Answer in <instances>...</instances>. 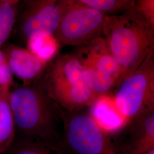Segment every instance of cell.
<instances>
[{"label": "cell", "instance_id": "obj_12", "mask_svg": "<svg viewBox=\"0 0 154 154\" xmlns=\"http://www.w3.org/2000/svg\"><path fill=\"white\" fill-rule=\"evenodd\" d=\"M9 91H0V154L11 148L16 135V126L9 100Z\"/></svg>", "mask_w": 154, "mask_h": 154}, {"label": "cell", "instance_id": "obj_1", "mask_svg": "<svg viewBox=\"0 0 154 154\" xmlns=\"http://www.w3.org/2000/svg\"><path fill=\"white\" fill-rule=\"evenodd\" d=\"M134 2L122 13L106 16L102 30L108 50L121 69L119 85L154 51V25L136 9Z\"/></svg>", "mask_w": 154, "mask_h": 154}, {"label": "cell", "instance_id": "obj_3", "mask_svg": "<svg viewBox=\"0 0 154 154\" xmlns=\"http://www.w3.org/2000/svg\"><path fill=\"white\" fill-rule=\"evenodd\" d=\"M41 80L50 98L67 111L82 110L97 98L87 86L72 53L57 55L48 63Z\"/></svg>", "mask_w": 154, "mask_h": 154}, {"label": "cell", "instance_id": "obj_11", "mask_svg": "<svg viewBox=\"0 0 154 154\" xmlns=\"http://www.w3.org/2000/svg\"><path fill=\"white\" fill-rule=\"evenodd\" d=\"M89 114L97 125L110 135L119 131L128 125L116 106L112 95L110 94L97 97L88 106Z\"/></svg>", "mask_w": 154, "mask_h": 154}, {"label": "cell", "instance_id": "obj_14", "mask_svg": "<svg viewBox=\"0 0 154 154\" xmlns=\"http://www.w3.org/2000/svg\"><path fill=\"white\" fill-rule=\"evenodd\" d=\"M20 1H0V49L9 37L17 20Z\"/></svg>", "mask_w": 154, "mask_h": 154}, {"label": "cell", "instance_id": "obj_17", "mask_svg": "<svg viewBox=\"0 0 154 154\" xmlns=\"http://www.w3.org/2000/svg\"><path fill=\"white\" fill-rule=\"evenodd\" d=\"M13 75L3 50L0 49V88L10 91L13 86Z\"/></svg>", "mask_w": 154, "mask_h": 154}, {"label": "cell", "instance_id": "obj_4", "mask_svg": "<svg viewBox=\"0 0 154 154\" xmlns=\"http://www.w3.org/2000/svg\"><path fill=\"white\" fill-rule=\"evenodd\" d=\"M72 54L79 63L87 86L96 98L109 94L118 86L121 69L102 37L76 47Z\"/></svg>", "mask_w": 154, "mask_h": 154}, {"label": "cell", "instance_id": "obj_7", "mask_svg": "<svg viewBox=\"0 0 154 154\" xmlns=\"http://www.w3.org/2000/svg\"><path fill=\"white\" fill-rule=\"evenodd\" d=\"M105 16L102 13L69 0L54 36L60 45L78 47L102 37Z\"/></svg>", "mask_w": 154, "mask_h": 154}, {"label": "cell", "instance_id": "obj_20", "mask_svg": "<svg viewBox=\"0 0 154 154\" xmlns=\"http://www.w3.org/2000/svg\"><path fill=\"white\" fill-rule=\"evenodd\" d=\"M0 91H1V88H0Z\"/></svg>", "mask_w": 154, "mask_h": 154}, {"label": "cell", "instance_id": "obj_6", "mask_svg": "<svg viewBox=\"0 0 154 154\" xmlns=\"http://www.w3.org/2000/svg\"><path fill=\"white\" fill-rule=\"evenodd\" d=\"M59 107V106H58ZM66 143L74 154H118L109 135L88 113L67 111L59 107Z\"/></svg>", "mask_w": 154, "mask_h": 154}, {"label": "cell", "instance_id": "obj_9", "mask_svg": "<svg viewBox=\"0 0 154 154\" xmlns=\"http://www.w3.org/2000/svg\"><path fill=\"white\" fill-rule=\"evenodd\" d=\"M5 53L13 75L29 85L39 80L48 63L40 60L27 49L14 44L4 46Z\"/></svg>", "mask_w": 154, "mask_h": 154}, {"label": "cell", "instance_id": "obj_10", "mask_svg": "<svg viewBox=\"0 0 154 154\" xmlns=\"http://www.w3.org/2000/svg\"><path fill=\"white\" fill-rule=\"evenodd\" d=\"M131 123L130 137L124 144L123 154H143L154 149V109L145 111Z\"/></svg>", "mask_w": 154, "mask_h": 154}, {"label": "cell", "instance_id": "obj_19", "mask_svg": "<svg viewBox=\"0 0 154 154\" xmlns=\"http://www.w3.org/2000/svg\"><path fill=\"white\" fill-rule=\"evenodd\" d=\"M143 154H154V149H151V150H149V151H147V152H145V153Z\"/></svg>", "mask_w": 154, "mask_h": 154}, {"label": "cell", "instance_id": "obj_2", "mask_svg": "<svg viewBox=\"0 0 154 154\" xmlns=\"http://www.w3.org/2000/svg\"><path fill=\"white\" fill-rule=\"evenodd\" d=\"M41 79L29 85L12 86L9 103L16 129L22 138L53 143L58 123L62 122L60 112Z\"/></svg>", "mask_w": 154, "mask_h": 154}, {"label": "cell", "instance_id": "obj_8", "mask_svg": "<svg viewBox=\"0 0 154 154\" xmlns=\"http://www.w3.org/2000/svg\"><path fill=\"white\" fill-rule=\"evenodd\" d=\"M18 34L27 42L39 34L54 35L69 4V0L23 1Z\"/></svg>", "mask_w": 154, "mask_h": 154}, {"label": "cell", "instance_id": "obj_18", "mask_svg": "<svg viewBox=\"0 0 154 154\" xmlns=\"http://www.w3.org/2000/svg\"><path fill=\"white\" fill-rule=\"evenodd\" d=\"M134 5L149 23L154 25V0H134Z\"/></svg>", "mask_w": 154, "mask_h": 154}, {"label": "cell", "instance_id": "obj_13", "mask_svg": "<svg viewBox=\"0 0 154 154\" xmlns=\"http://www.w3.org/2000/svg\"><path fill=\"white\" fill-rule=\"evenodd\" d=\"M27 49L40 60L49 63L57 55L60 48L54 35L39 34L33 35L26 42Z\"/></svg>", "mask_w": 154, "mask_h": 154}, {"label": "cell", "instance_id": "obj_16", "mask_svg": "<svg viewBox=\"0 0 154 154\" xmlns=\"http://www.w3.org/2000/svg\"><path fill=\"white\" fill-rule=\"evenodd\" d=\"M83 5L100 11L105 16L121 14L132 5L133 0H78Z\"/></svg>", "mask_w": 154, "mask_h": 154}, {"label": "cell", "instance_id": "obj_15", "mask_svg": "<svg viewBox=\"0 0 154 154\" xmlns=\"http://www.w3.org/2000/svg\"><path fill=\"white\" fill-rule=\"evenodd\" d=\"M8 154H61L53 142L22 138L12 144Z\"/></svg>", "mask_w": 154, "mask_h": 154}, {"label": "cell", "instance_id": "obj_5", "mask_svg": "<svg viewBox=\"0 0 154 154\" xmlns=\"http://www.w3.org/2000/svg\"><path fill=\"white\" fill-rule=\"evenodd\" d=\"M112 96L128 125L145 111L154 109V51L119 83Z\"/></svg>", "mask_w": 154, "mask_h": 154}]
</instances>
